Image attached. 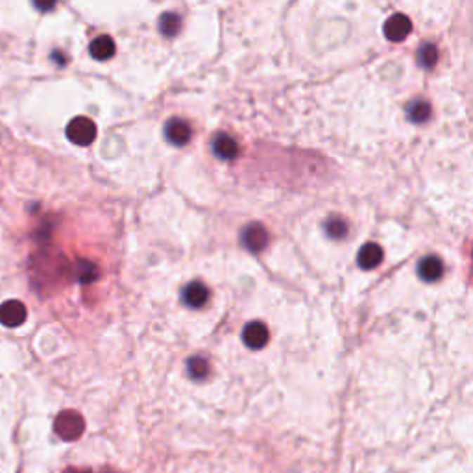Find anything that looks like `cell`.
<instances>
[{
	"mask_svg": "<svg viewBox=\"0 0 473 473\" xmlns=\"http://www.w3.org/2000/svg\"><path fill=\"white\" fill-rule=\"evenodd\" d=\"M268 329L263 322H250L242 329V340L250 349H263L268 342Z\"/></svg>",
	"mask_w": 473,
	"mask_h": 473,
	"instance_id": "obj_6",
	"label": "cell"
},
{
	"mask_svg": "<svg viewBox=\"0 0 473 473\" xmlns=\"http://www.w3.org/2000/svg\"><path fill=\"white\" fill-rule=\"evenodd\" d=\"M383 257H384L383 248L379 245H375V242H368V245H364L363 248L359 250L357 263H359V266L363 270H372L381 264Z\"/></svg>",
	"mask_w": 473,
	"mask_h": 473,
	"instance_id": "obj_10",
	"label": "cell"
},
{
	"mask_svg": "<svg viewBox=\"0 0 473 473\" xmlns=\"http://www.w3.org/2000/svg\"><path fill=\"white\" fill-rule=\"evenodd\" d=\"M410 30H413V22L403 13H394V15H390L383 26L384 37L389 41H394V43L403 41L410 34Z\"/></svg>",
	"mask_w": 473,
	"mask_h": 473,
	"instance_id": "obj_4",
	"label": "cell"
},
{
	"mask_svg": "<svg viewBox=\"0 0 473 473\" xmlns=\"http://www.w3.org/2000/svg\"><path fill=\"white\" fill-rule=\"evenodd\" d=\"M157 26H160V32L164 35V37H174V35H178V32H180L181 28V17L178 15V13H172V11L163 13V15L160 17Z\"/></svg>",
	"mask_w": 473,
	"mask_h": 473,
	"instance_id": "obj_13",
	"label": "cell"
},
{
	"mask_svg": "<svg viewBox=\"0 0 473 473\" xmlns=\"http://www.w3.org/2000/svg\"><path fill=\"white\" fill-rule=\"evenodd\" d=\"M187 370H189V375L193 379H204L205 375L209 374V364L204 357H193L187 363Z\"/></svg>",
	"mask_w": 473,
	"mask_h": 473,
	"instance_id": "obj_17",
	"label": "cell"
},
{
	"mask_svg": "<svg viewBox=\"0 0 473 473\" xmlns=\"http://www.w3.org/2000/svg\"><path fill=\"white\" fill-rule=\"evenodd\" d=\"M213 152L220 160H235L239 155V145L231 135L219 134L213 139Z\"/></svg>",
	"mask_w": 473,
	"mask_h": 473,
	"instance_id": "obj_9",
	"label": "cell"
},
{
	"mask_svg": "<svg viewBox=\"0 0 473 473\" xmlns=\"http://www.w3.org/2000/svg\"><path fill=\"white\" fill-rule=\"evenodd\" d=\"M63 473H91V469H85V468H67Z\"/></svg>",
	"mask_w": 473,
	"mask_h": 473,
	"instance_id": "obj_19",
	"label": "cell"
},
{
	"mask_svg": "<svg viewBox=\"0 0 473 473\" xmlns=\"http://www.w3.org/2000/svg\"><path fill=\"white\" fill-rule=\"evenodd\" d=\"M28 311L19 299H8L0 305V324L6 328H19L26 322Z\"/></svg>",
	"mask_w": 473,
	"mask_h": 473,
	"instance_id": "obj_3",
	"label": "cell"
},
{
	"mask_svg": "<svg viewBox=\"0 0 473 473\" xmlns=\"http://www.w3.org/2000/svg\"><path fill=\"white\" fill-rule=\"evenodd\" d=\"M439 61V48L433 45V43H424V45L418 48V63L425 69H431V67L436 65Z\"/></svg>",
	"mask_w": 473,
	"mask_h": 473,
	"instance_id": "obj_16",
	"label": "cell"
},
{
	"mask_svg": "<svg viewBox=\"0 0 473 473\" xmlns=\"http://www.w3.org/2000/svg\"><path fill=\"white\" fill-rule=\"evenodd\" d=\"M89 54L98 61H105L115 56V41L110 35H100L96 39H93L89 46Z\"/></svg>",
	"mask_w": 473,
	"mask_h": 473,
	"instance_id": "obj_12",
	"label": "cell"
},
{
	"mask_svg": "<svg viewBox=\"0 0 473 473\" xmlns=\"http://www.w3.org/2000/svg\"><path fill=\"white\" fill-rule=\"evenodd\" d=\"M54 431L61 440L65 442H74L84 434L85 420L80 413L76 410H63L56 416Z\"/></svg>",
	"mask_w": 473,
	"mask_h": 473,
	"instance_id": "obj_1",
	"label": "cell"
},
{
	"mask_svg": "<svg viewBox=\"0 0 473 473\" xmlns=\"http://www.w3.org/2000/svg\"><path fill=\"white\" fill-rule=\"evenodd\" d=\"M96 276H98V272H96L95 264L87 263V261H80L76 266V278L80 283H91Z\"/></svg>",
	"mask_w": 473,
	"mask_h": 473,
	"instance_id": "obj_18",
	"label": "cell"
},
{
	"mask_svg": "<svg viewBox=\"0 0 473 473\" xmlns=\"http://www.w3.org/2000/svg\"><path fill=\"white\" fill-rule=\"evenodd\" d=\"M242 245L250 250V252H254V254H259L266 248L268 245V233H266V229L263 228L261 224H250L242 229Z\"/></svg>",
	"mask_w": 473,
	"mask_h": 473,
	"instance_id": "obj_5",
	"label": "cell"
},
{
	"mask_svg": "<svg viewBox=\"0 0 473 473\" xmlns=\"http://www.w3.org/2000/svg\"><path fill=\"white\" fill-rule=\"evenodd\" d=\"M324 229L329 239L340 240L348 235V222L344 219H340V216H337V214H333V216H329V219L325 220Z\"/></svg>",
	"mask_w": 473,
	"mask_h": 473,
	"instance_id": "obj_14",
	"label": "cell"
},
{
	"mask_svg": "<svg viewBox=\"0 0 473 473\" xmlns=\"http://www.w3.org/2000/svg\"><path fill=\"white\" fill-rule=\"evenodd\" d=\"M443 274V263L440 257L436 255H427L424 259L420 261L418 264V276L427 283H433V281H439Z\"/></svg>",
	"mask_w": 473,
	"mask_h": 473,
	"instance_id": "obj_8",
	"label": "cell"
},
{
	"mask_svg": "<svg viewBox=\"0 0 473 473\" xmlns=\"http://www.w3.org/2000/svg\"><path fill=\"white\" fill-rule=\"evenodd\" d=\"M190 126L181 119H170L167 124H164V137L169 141L170 145L174 146H183L189 143L190 139Z\"/></svg>",
	"mask_w": 473,
	"mask_h": 473,
	"instance_id": "obj_7",
	"label": "cell"
},
{
	"mask_svg": "<svg viewBox=\"0 0 473 473\" xmlns=\"http://www.w3.org/2000/svg\"><path fill=\"white\" fill-rule=\"evenodd\" d=\"M183 302L193 309H198L202 305H205L207 298H209V289L205 287L204 283H200V281H193L183 289Z\"/></svg>",
	"mask_w": 473,
	"mask_h": 473,
	"instance_id": "obj_11",
	"label": "cell"
},
{
	"mask_svg": "<svg viewBox=\"0 0 473 473\" xmlns=\"http://www.w3.org/2000/svg\"><path fill=\"white\" fill-rule=\"evenodd\" d=\"M67 137L78 146H89L96 139V124L87 117H74L67 124Z\"/></svg>",
	"mask_w": 473,
	"mask_h": 473,
	"instance_id": "obj_2",
	"label": "cell"
},
{
	"mask_svg": "<svg viewBox=\"0 0 473 473\" xmlns=\"http://www.w3.org/2000/svg\"><path fill=\"white\" fill-rule=\"evenodd\" d=\"M407 113L408 119L413 120V122H416V124H424L425 120H429V117H431V105H429L425 100H414V102L408 104Z\"/></svg>",
	"mask_w": 473,
	"mask_h": 473,
	"instance_id": "obj_15",
	"label": "cell"
}]
</instances>
